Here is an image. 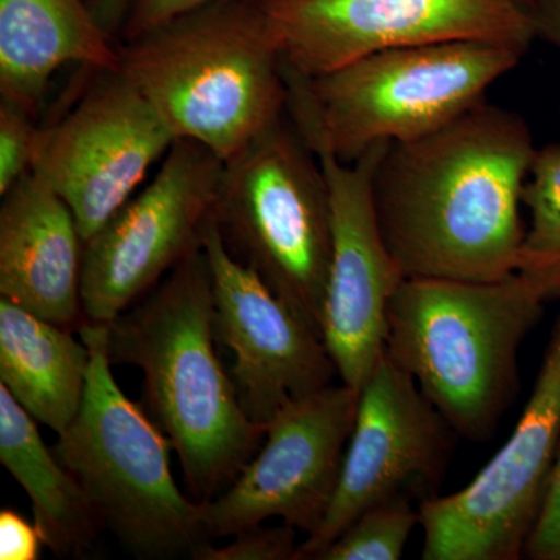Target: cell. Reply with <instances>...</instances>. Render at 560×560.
<instances>
[{
  "label": "cell",
  "instance_id": "cell-16",
  "mask_svg": "<svg viewBox=\"0 0 560 560\" xmlns=\"http://www.w3.org/2000/svg\"><path fill=\"white\" fill-rule=\"evenodd\" d=\"M84 242L79 223L46 180L31 172L0 208V298L79 331Z\"/></svg>",
  "mask_w": 560,
  "mask_h": 560
},
{
  "label": "cell",
  "instance_id": "cell-22",
  "mask_svg": "<svg viewBox=\"0 0 560 560\" xmlns=\"http://www.w3.org/2000/svg\"><path fill=\"white\" fill-rule=\"evenodd\" d=\"M35 119L24 106L0 101V195L32 172L40 130Z\"/></svg>",
  "mask_w": 560,
  "mask_h": 560
},
{
  "label": "cell",
  "instance_id": "cell-5",
  "mask_svg": "<svg viewBox=\"0 0 560 560\" xmlns=\"http://www.w3.org/2000/svg\"><path fill=\"white\" fill-rule=\"evenodd\" d=\"M525 54L510 44L448 40L378 51L313 79L285 65L287 108L312 150L355 161L455 120Z\"/></svg>",
  "mask_w": 560,
  "mask_h": 560
},
{
  "label": "cell",
  "instance_id": "cell-18",
  "mask_svg": "<svg viewBox=\"0 0 560 560\" xmlns=\"http://www.w3.org/2000/svg\"><path fill=\"white\" fill-rule=\"evenodd\" d=\"M73 331L0 298V385L60 434L79 415L91 350Z\"/></svg>",
  "mask_w": 560,
  "mask_h": 560
},
{
  "label": "cell",
  "instance_id": "cell-7",
  "mask_svg": "<svg viewBox=\"0 0 560 560\" xmlns=\"http://www.w3.org/2000/svg\"><path fill=\"white\" fill-rule=\"evenodd\" d=\"M215 220L232 254L320 335L330 198L318 158L296 128L280 120L224 164Z\"/></svg>",
  "mask_w": 560,
  "mask_h": 560
},
{
  "label": "cell",
  "instance_id": "cell-8",
  "mask_svg": "<svg viewBox=\"0 0 560 560\" xmlns=\"http://www.w3.org/2000/svg\"><path fill=\"white\" fill-rule=\"evenodd\" d=\"M224 162L191 140H176L156 176L84 243L81 307L109 324L200 248L215 217Z\"/></svg>",
  "mask_w": 560,
  "mask_h": 560
},
{
  "label": "cell",
  "instance_id": "cell-10",
  "mask_svg": "<svg viewBox=\"0 0 560 560\" xmlns=\"http://www.w3.org/2000/svg\"><path fill=\"white\" fill-rule=\"evenodd\" d=\"M283 60L301 75H324L390 49L486 40L528 51L530 11L512 0H260Z\"/></svg>",
  "mask_w": 560,
  "mask_h": 560
},
{
  "label": "cell",
  "instance_id": "cell-21",
  "mask_svg": "<svg viewBox=\"0 0 560 560\" xmlns=\"http://www.w3.org/2000/svg\"><path fill=\"white\" fill-rule=\"evenodd\" d=\"M419 508L411 497L383 501L360 514L316 560H397L416 526Z\"/></svg>",
  "mask_w": 560,
  "mask_h": 560
},
{
  "label": "cell",
  "instance_id": "cell-2",
  "mask_svg": "<svg viewBox=\"0 0 560 560\" xmlns=\"http://www.w3.org/2000/svg\"><path fill=\"white\" fill-rule=\"evenodd\" d=\"M108 327V357L143 374L145 407L167 436L194 500L241 475L267 427L243 408L215 350L212 278L202 243Z\"/></svg>",
  "mask_w": 560,
  "mask_h": 560
},
{
  "label": "cell",
  "instance_id": "cell-6",
  "mask_svg": "<svg viewBox=\"0 0 560 560\" xmlns=\"http://www.w3.org/2000/svg\"><path fill=\"white\" fill-rule=\"evenodd\" d=\"M91 363L79 415L57 434L55 455L86 490L105 528L142 559L189 556L210 541L206 503L184 495L171 442L114 378L106 324L84 323Z\"/></svg>",
  "mask_w": 560,
  "mask_h": 560
},
{
  "label": "cell",
  "instance_id": "cell-9",
  "mask_svg": "<svg viewBox=\"0 0 560 560\" xmlns=\"http://www.w3.org/2000/svg\"><path fill=\"white\" fill-rule=\"evenodd\" d=\"M560 445V323L506 444L451 495L419 504L423 560H514L540 510Z\"/></svg>",
  "mask_w": 560,
  "mask_h": 560
},
{
  "label": "cell",
  "instance_id": "cell-27",
  "mask_svg": "<svg viewBox=\"0 0 560 560\" xmlns=\"http://www.w3.org/2000/svg\"><path fill=\"white\" fill-rule=\"evenodd\" d=\"M529 11L537 38L560 50V0H541Z\"/></svg>",
  "mask_w": 560,
  "mask_h": 560
},
{
  "label": "cell",
  "instance_id": "cell-11",
  "mask_svg": "<svg viewBox=\"0 0 560 560\" xmlns=\"http://www.w3.org/2000/svg\"><path fill=\"white\" fill-rule=\"evenodd\" d=\"M175 142L160 113L120 69L97 70L69 113L40 128L32 172L68 202L86 243L135 197Z\"/></svg>",
  "mask_w": 560,
  "mask_h": 560
},
{
  "label": "cell",
  "instance_id": "cell-26",
  "mask_svg": "<svg viewBox=\"0 0 560 560\" xmlns=\"http://www.w3.org/2000/svg\"><path fill=\"white\" fill-rule=\"evenodd\" d=\"M43 545L44 537L35 522L7 508L0 512V559L36 560Z\"/></svg>",
  "mask_w": 560,
  "mask_h": 560
},
{
  "label": "cell",
  "instance_id": "cell-17",
  "mask_svg": "<svg viewBox=\"0 0 560 560\" xmlns=\"http://www.w3.org/2000/svg\"><path fill=\"white\" fill-rule=\"evenodd\" d=\"M114 40L88 0H0V95L36 116L65 66L119 69Z\"/></svg>",
  "mask_w": 560,
  "mask_h": 560
},
{
  "label": "cell",
  "instance_id": "cell-19",
  "mask_svg": "<svg viewBox=\"0 0 560 560\" xmlns=\"http://www.w3.org/2000/svg\"><path fill=\"white\" fill-rule=\"evenodd\" d=\"M0 460L32 500L44 545L60 558H81L105 528L86 490L47 447L36 420L0 385Z\"/></svg>",
  "mask_w": 560,
  "mask_h": 560
},
{
  "label": "cell",
  "instance_id": "cell-4",
  "mask_svg": "<svg viewBox=\"0 0 560 560\" xmlns=\"http://www.w3.org/2000/svg\"><path fill=\"white\" fill-rule=\"evenodd\" d=\"M547 294L521 272L497 280L405 278L386 312L389 359L453 433H495L518 388V350Z\"/></svg>",
  "mask_w": 560,
  "mask_h": 560
},
{
  "label": "cell",
  "instance_id": "cell-12",
  "mask_svg": "<svg viewBox=\"0 0 560 560\" xmlns=\"http://www.w3.org/2000/svg\"><path fill=\"white\" fill-rule=\"evenodd\" d=\"M346 383L290 401L268 422L264 444L226 492L206 503L209 539L271 518L312 536L329 510L359 408Z\"/></svg>",
  "mask_w": 560,
  "mask_h": 560
},
{
  "label": "cell",
  "instance_id": "cell-14",
  "mask_svg": "<svg viewBox=\"0 0 560 560\" xmlns=\"http://www.w3.org/2000/svg\"><path fill=\"white\" fill-rule=\"evenodd\" d=\"M388 143L355 161L313 150L329 189L331 256L320 337L338 377L360 390L385 353L386 312L404 276L383 241L374 175Z\"/></svg>",
  "mask_w": 560,
  "mask_h": 560
},
{
  "label": "cell",
  "instance_id": "cell-23",
  "mask_svg": "<svg viewBox=\"0 0 560 560\" xmlns=\"http://www.w3.org/2000/svg\"><path fill=\"white\" fill-rule=\"evenodd\" d=\"M296 529L283 525L279 528L256 526L235 534L234 541L215 547L212 541L201 545L195 560H294Z\"/></svg>",
  "mask_w": 560,
  "mask_h": 560
},
{
  "label": "cell",
  "instance_id": "cell-28",
  "mask_svg": "<svg viewBox=\"0 0 560 560\" xmlns=\"http://www.w3.org/2000/svg\"><path fill=\"white\" fill-rule=\"evenodd\" d=\"M98 24L116 39L121 33L131 0H88Z\"/></svg>",
  "mask_w": 560,
  "mask_h": 560
},
{
  "label": "cell",
  "instance_id": "cell-24",
  "mask_svg": "<svg viewBox=\"0 0 560 560\" xmlns=\"http://www.w3.org/2000/svg\"><path fill=\"white\" fill-rule=\"evenodd\" d=\"M523 555L534 560H560V445Z\"/></svg>",
  "mask_w": 560,
  "mask_h": 560
},
{
  "label": "cell",
  "instance_id": "cell-25",
  "mask_svg": "<svg viewBox=\"0 0 560 560\" xmlns=\"http://www.w3.org/2000/svg\"><path fill=\"white\" fill-rule=\"evenodd\" d=\"M215 2H223V0H131L127 21L121 28V38L124 40L136 38L151 28L175 20L180 14Z\"/></svg>",
  "mask_w": 560,
  "mask_h": 560
},
{
  "label": "cell",
  "instance_id": "cell-20",
  "mask_svg": "<svg viewBox=\"0 0 560 560\" xmlns=\"http://www.w3.org/2000/svg\"><path fill=\"white\" fill-rule=\"evenodd\" d=\"M529 210L517 272L547 296L560 293V143L537 149L522 195Z\"/></svg>",
  "mask_w": 560,
  "mask_h": 560
},
{
  "label": "cell",
  "instance_id": "cell-3",
  "mask_svg": "<svg viewBox=\"0 0 560 560\" xmlns=\"http://www.w3.org/2000/svg\"><path fill=\"white\" fill-rule=\"evenodd\" d=\"M119 69L176 140L226 164L289 103L285 60L260 0H223L180 14L119 46Z\"/></svg>",
  "mask_w": 560,
  "mask_h": 560
},
{
  "label": "cell",
  "instance_id": "cell-1",
  "mask_svg": "<svg viewBox=\"0 0 560 560\" xmlns=\"http://www.w3.org/2000/svg\"><path fill=\"white\" fill-rule=\"evenodd\" d=\"M528 124L482 101L444 127L388 143L374 175L378 226L404 278L497 280L517 272Z\"/></svg>",
  "mask_w": 560,
  "mask_h": 560
},
{
  "label": "cell",
  "instance_id": "cell-13",
  "mask_svg": "<svg viewBox=\"0 0 560 560\" xmlns=\"http://www.w3.org/2000/svg\"><path fill=\"white\" fill-rule=\"evenodd\" d=\"M453 430L401 368L383 353L360 389L340 480L319 528L294 560H316L360 514L396 497H415L440 480Z\"/></svg>",
  "mask_w": 560,
  "mask_h": 560
},
{
  "label": "cell",
  "instance_id": "cell-15",
  "mask_svg": "<svg viewBox=\"0 0 560 560\" xmlns=\"http://www.w3.org/2000/svg\"><path fill=\"white\" fill-rule=\"evenodd\" d=\"M215 304L217 338L234 350L232 378L254 422L331 385L337 366L323 337L253 268L232 254L215 217L202 234Z\"/></svg>",
  "mask_w": 560,
  "mask_h": 560
},
{
  "label": "cell",
  "instance_id": "cell-29",
  "mask_svg": "<svg viewBox=\"0 0 560 560\" xmlns=\"http://www.w3.org/2000/svg\"><path fill=\"white\" fill-rule=\"evenodd\" d=\"M512 2L518 3V5L525 7V9H533L537 3L541 2V0H512Z\"/></svg>",
  "mask_w": 560,
  "mask_h": 560
}]
</instances>
